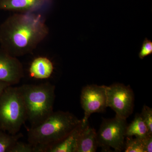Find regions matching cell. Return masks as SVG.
Masks as SVG:
<instances>
[{
	"label": "cell",
	"instance_id": "obj_1",
	"mask_svg": "<svg viewBox=\"0 0 152 152\" xmlns=\"http://www.w3.org/2000/svg\"><path fill=\"white\" fill-rule=\"evenodd\" d=\"M49 33L42 16L15 13L0 25V47L14 57L31 53Z\"/></svg>",
	"mask_w": 152,
	"mask_h": 152
},
{
	"label": "cell",
	"instance_id": "obj_2",
	"mask_svg": "<svg viewBox=\"0 0 152 152\" xmlns=\"http://www.w3.org/2000/svg\"><path fill=\"white\" fill-rule=\"evenodd\" d=\"M81 121L69 112H53L39 125L29 129L28 142L36 152H46L64 139Z\"/></svg>",
	"mask_w": 152,
	"mask_h": 152
},
{
	"label": "cell",
	"instance_id": "obj_3",
	"mask_svg": "<svg viewBox=\"0 0 152 152\" xmlns=\"http://www.w3.org/2000/svg\"><path fill=\"white\" fill-rule=\"evenodd\" d=\"M31 127L44 121L53 112L56 87L49 83L19 87Z\"/></svg>",
	"mask_w": 152,
	"mask_h": 152
},
{
	"label": "cell",
	"instance_id": "obj_4",
	"mask_svg": "<svg viewBox=\"0 0 152 152\" xmlns=\"http://www.w3.org/2000/svg\"><path fill=\"white\" fill-rule=\"evenodd\" d=\"M9 86L0 96V128L11 134H18L27 114L19 87Z\"/></svg>",
	"mask_w": 152,
	"mask_h": 152
},
{
	"label": "cell",
	"instance_id": "obj_5",
	"mask_svg": "<svg viewBox=\"0 0 152 152\" xmlns=\"http://www.w3.org/2000/svg\"><path fill=\"white\" fill-rule=\"evenodd\" d=\"M127 119L116 115L113 118L103 119L97 132L98 146L103 152H121L124 149Z\"/></svg>",
	"mask_w": 152,
	"mask_h": 152
},
{
	"label": "cell",
	"instance_id": "obj_6",
	"mask_svg": "<svg viewBox=\"0 0 152 152\" xmlns=\"http://www.w3.org/2000/svg\"><path fill=\"white\" fill-rule=\"evenodd\" d=\"M107 107L115 111L116 115L127 119L132 113L134 95L129 86L114 83L105 86Z\"/></svg>",
	"mask_w": 152,
	"mask_h": 152
},
{
	"label": "cell",
	"instance_id": "obj_7",
	"mask_svg": "<svg viewBox=\"0 0 152 152\" xmlns=\"http://www.w3.org/2000/svg\"><path fill=\"white\" fill-rule=\"evenodd\" d=\"M80 103L84 111L82 123L85 126L88 123L91 114L103 113L107 107L105 86L90 85L84 87L81 94Z\"/></svg>",
	"mask_w": 152,
	"mask_h": 152
},
{
	"label": "cell",
	"instance_id": "obj_8",
	"mask_svg": "<svg viewBox=\"0 0 152 152\" xmlns=\"http://www.w3.org/2000/svg\"><path fill=\"white\" fill-rule=\"evenodd\" d=\"M24 76L23 65L18 58L0 47V81L13 86L18 83Z\"/></svg>",
	"mask_w": 152,
	"mask_h": 152
},
{
	"label": "cell",
	"instance_id": "obj_9",
	"mask_svg": "<svg viewBox=\"0 0 152 152\" xmlns=\"http://www.w3.org/2000/svg\"><path fill=\"white\" fill-rule=\"evenodd\" d=\"M52 0H0V10L16 13H34L51 2Z\"/></svg>",
	"mask_w": 152,
	"mask_h": 152
},
{
	"label": "cell",
	"instance_id": "obj_10",
	"mask_svg": "<svg viewBox=\"0 0 152 152\" xmlns=\"http://www.w3.org/2000/svg\"><path fill=\"white\" fill-rule=\"evenodd\" d=\"M85 126L81 121L64 139L49 148L46 152H77L79 136Z\"/></svg>",
	"mask_w": 152,
	"mask_h": 152
},
{
	"label": "cell",
	"instance_id": "obj_11",
	"mask_svg": "<svg viewBox=\"0 0 152 152\" xmlns=\"http://www.w3.org/2000/svg\"><path fill=\"white\" fill-rule=\"evenodd\" d=\"M98 147L96 132L88 123L79 136L77 152H95Z\"/></svg>",
	"mask_w": 152,
	"mask_h": 152
},
{
	"label": "cell",
	"instance_id": "obj_12",
	"mask_svg": "<svg viewBox=\"0 0 152 152\" xmlns=\"http://www.w3.org/2000/svg\"><path fill=\"white\" fill-rule=\"evenodd\" d=\"M54 70L53 63L45 57L36 58L31 64L29 68L30 75L37 79H46L50 77Z\"/></svg>",
	"mask_w": 152,
	"mask_h": 152
},
{
	"label": "cell",
	"instance_id": "obj_13",
	"mask_svg": "<svg viewBox=\"0 0 152 152\" xmlns=\"http://www.w3.org/2000/svg\"><path fill=\"white\" fill-rule=\"evenodd\" d=\"M150 134L146 125L142 119L140 114H137L134 118L126 128V137H135L142 139Z\"/></svg>",
	"mask_w": 152,
	"mask_h": 152
},
{
	"label": "cell",
	"instance_id": "obj_14",
	"mask_svg": "<svg viewBox=\"0 0 152 152\" xmlns=\"http://www.w3.org/2000/svg\"><path fill=\"white\" fill-rule=\"evenodd\" d=\"M22 136L21 133L11 134L0 128V152H11Z\"/></svg>",
	"mask_w": 152,
	"mask_h": 152
},
{
	"label": "cell",
	"instance_id": "obj_15",
	"mask_svg": "<svg viewBox=\"0 0 152 152\" xmlns=\"http://www.w3.org/2000/svg\"><path fill=\"white\" fill-rule=\"evenodd\" d=\"M125 152H145L141 139L132 137H126L125 139Z\"/></svg>",
	"mask_w": 152,
	"mask_h": 152
},
{
	"label": "cell",
	"instance_id": "obj_16",
	"mask_svg": "<svg viewBox=\"0 0 152 152\" xmlns=\"http://www.w3.org/2000/svg\"><path fill=\"white\" fill-rule=\"evenodd\" d=\"M142 119L146 125L149 133L152 134V109L146 105H144L140 114Z\"/></svg>",
	"mask_w": 152,
	"mask_h": 152
},
{
	"label": "cell",
	"instance_id": "obj_17",
	"mask_svg": "<svg viewBox=\"0 0 152 152\" xmlns=\"http://www.w3.org/2000/svg\"><path fill=\"white\" fill-rule=\"evenodd\" d=\"M152 42L147 38H145L142 44L141 48L139 53V57L143 59L146 57L152 54Z\"/></svg>",
	"mask_w": 152,
	"mask_h": 152
},
{
	"label": "cell",
	"instance_id": "obj_18",
	"mask_svg": "<svg viewBox=\"0 0 152 152\" xmlns=\"http://www.w3.org/2000/svg\"><path fill=\"white\" fill-rule=\"evenodd\" d=\"M11 152H36V151L29 143H26L18 141L13 147Z\"/></svg>",
	"mask_w": 152,
	"mask_h": 152
},
{
	"label": "cell",
	"instance_id": "obj_19",
	"mask_svg": "<svg viewBox=\"0 0 152 152\" xmlns=\"http://www.w3.org/2000/svg\"><path fill=\"white\" fill-rule=\"evenodd\" d=\"M145 152H152V135H149L141 139Z\"/></svg>",
	"mask_w": 152,
	"mask_h": 152
},
{
	"label": "cell",
	"instance_id": "obj_20",
	"mask_svg": "<svg viewBox=\"0 0 152 152\" xmlns=\"http://www.w3.org/2000/svg\"><path fill=\"white\" fill-rule=\"evenodd\" d=\"M10 86L11 85L7 83L0 81V96L6 88Z\"/></svg>",
	"mask_w": 152,
	"mask_h": 152
}]
</instances>
